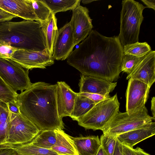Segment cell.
I'll return each mask as SVG.
<instances>
[{"label": "cell", "mask_w": 155, "mask_h": 155, "mask_svg": "<svg viewBox=\"0 0 155 155\" xmlns=\"http://www.w3.org/2000/svg\"><path fill=\"white\" fill-rule=\"evenodd\" d=\"M124 55L118 36L107 37L92 30L72 52L67 62L81 74L112 82L119 78Z\"/></svg>", "instance_id": "obj_1"}, {"label": "cell", "mask_w": 155, "mask_h": 155, "mask_svg": "<svg viewBox=\"0 0 155 155\" xmlns=\"http://www.w3.org/2000/svg\"><path fill=\"white\" fill-rule=\"evenodd\" d=\"M57 84L38 82L18 94L15 101L21 114L41 131L62 130L64 124L58 115Z\"/></svg>", "instance_id": "obj_2"}, {"label": "cell", "mask_w": 155, "mask_h": 155, "mask_svg": "<svg viewBox=\"0 0 155 155\" xmlns=\"http://www.w3.org/2000/svg\"><path fill=\"white\" fill-rule=\"evenodd\" d=\"M0 40L18 49L40 51L47 49L42 24L34 21L0 22Z\"/></svg>", "instance_id": "obj_3"}, {"label": "cell", "mask_w": 155, "mask_h": 155, "mask_svg": "<svg viewBox=\"0 0 155 155\" xmlns=\"http://www.w3.org/2000/svg\"><path fill=\"white\" fill-rule=\"evenodd\" d=\"M122 5L118 37L123 47L138 42L140 28L143 19V11L147 7L134 0H123Z\"/></svg>", "instance_id": "obj_4"}, {"label": "cell", "mask_w": 155, "mask_h": 155, "mask_svg": "<svg viewBox=\"0 0 155 155\" xmlns=\"http://www.w3.org/2000/svg\"><path fill=\"white\" fill-rule=\"evenodd\" d=\"M120 103L117 94L101 101L78 121L85 130H101L119 111Z\"/></svg>", "instance_id": "obj_5"}, {"label": "cell", "mask_w": 155, "mask_h": 155, "mask_svg": "<svg viewBox=\"0 0 155 155\" xmlns=\"http://www.w3.org/2000/svg\"><path fill=\"white\" fill-rule=\"evenodd\" d=\"M150 116L145 106L131 114L119 111L105 126L102 131L104 134L117 136L136 129L155 120Z\"/></svg>", "instance_id": "obj_6"}, {"label": "cell", "mask_w": 155, "mask_h": 155, "mask_svg": "<svg viewBox=\"0 0 155 155\" xmlns=\"http://www.w3.org/2000/svg\"><path fill=\"white\" fill-rule=\"evenodd\" d=\"M41 131L33 123L21 114H15L10 112V121L7 136L1 147L29 143Z\"/></svg>", "instance_id": "obj_7"}, {"label": "cell", "mask_w": 155, "mask_h": 155, "mask_svg": "<svg viewBox=\"0 0 155 155\" xmlns=\"http://www.w3.org/2000/svg\"><path fill=\"white\" fill-rule=\"evenodd\" d=\"M28 70L11 59L0 58V77L16 92H22L31 85Z\"/></svg>", "instance_id": "obj_8"}, {"label": "cell", "mask_w": 155, "mask_h": 155, "mask_svg": "<svg viewBox=\"0 0 155 155\" xmlns=\"http://www.w3.org/2000/svg\"><path fill=\"white\" fill-rule=\"evenodd\" d=\"M11 59L28 70L35 68L45 69L54 63L52 55L47 49L40 51L18 49Z\"/></svg>", "instance_id": "obj_9"}, {"label": "cell", "mask_w": 155, "mask_h": 155, "mask_svg": "<svg viewBox=\"0 0 155 155\" xmlns=\"http://www.w3.org/2000/svg\"><path fill=\"white\" fill-rule=\"evenodd\" d=\"M150 88L143 82L130 78L126 93V112L130 114L145 106Z\"/></svg>", "instance_id": "obj_10"}, {"label": "cell", "mask_w": 155, "mask_h": 155, "mask_svg": "<svg viewBox=\"0 0 155 155\" xmlns=\"http://www.w3.org/2000/svg\"><path fill=\"white\" fill-rule=\"evenodd\" d=\"M89 11L86 7L80 5L72 11L69 22L72 28L75 46L83 41L92 31V20L89 16Z\"/></svg>", "instance_id": "obj_11"}, {"label": "cell", "mask_w": 155, "mask_h": 155, "mask_svg": "<svg viewBox=\"0 0 155 155\" xmlns=\"http://www.w3.org/2000/svg\"><path fill=\"white\" fill-rule=\"evenodd\" d=\"M74 46L73 32L69 22L58 30L53 47V59L65 60L73 51Z\"/></svg>", "instance_id": "obj_12"}, {"label": "cell", "mask_w": 155, "mask_h": 155, "mask_svg": "<svg viewBox=\"0 0 155 155\" xmlns=\"http://www.w3.org/2000/svg\"><path fill=\"white\" fill-rule=\"evenodd\" d=\"M155 51H151L144 56L126 79L130 78L143 82L151 87L155 81Z\"/></svg>", "instance_id": "obj_13"}, {"label": "cell", "mask_w": 155, "mask_h": 155, "mask_svg": "<svg viewBox=\"0 0 155 155\" xmlns=\"http://www.w3.org/2000/svg\"><path fill=\"white\" fill-rule=\"evenodd\" d=\"M79 81V93L95 94L107 97H110V93L114 90L117 83L83 74L81 75Z\"/></svg>", "instance_id": "obj_14"}, {"label": "cell", "mask_w": 155, "mask_h": 155, "mask_svg": "<svg viewBox=\"0 0 155 155\" xmlns=\"http://www.w3.org/2000/svg\"><path fill=\"white\" fill-rule=\"evenodd\" d=\"M56 100L59 117H70L73 111L77 93L74 92L64 81H58Z\"/></svg>", "instance_id": "obj_15"}, {"label": "cell", "mask_w": 155, "mask_h": 155, "mask_svg": "<svg viewBox=\"0 0 155 155\" xmlns=\"http://www.w3.org/2000/svg\"><path fill=\"white\" fill-rule=\"evenodd\" d=\"M0 9L26 20H37L30 0H0Z\"/></svg>", "instance_id": "obj_16"}, {"label": "cell", "mask_w": 155, "mask_h": 155, "mask_svg": "<svg viewBox=\"0 0 155 155\" xmlns=\"http://www.w3.org/2000/svg\"><path fill=\"white\" fill-rule=\"evenodd\" d=\"M155 134V123L152 121L140 128L120 134L117 138L122 144L133 148L137 143Z\"/></svg>", "instance_id": "obj_17"}, {"label": "cell", "mask_w": 155, "mask_h": 155, "mask_svg": "<svg viewBox=\"0 0 155 155\" xmlns=\"http://www.w3.org/2000/svg\"><path fill=\"white\" fill-rule=\"evenodd\" d=\"M78 155H96L101 146L98 136L79 137L71 136Z\"/></svg>", "instance_id": "obj_18"}, {"label": "cell", "mask_w": 155, "mask_h": 155, "mask_svg": "<svg viewBox=\"0 0 155 155\" xmlns=\"http://www.w3.org/2000/svg\"><path fill=\"white\" fill-rule=\"evenodd\" d=\"M56 135V142L51 150L58 155H78L71 136L62 130H54Z\"/></svg>", "instance_id": "obj_19"}, {"label": "cell", "mask_w": 155, "mask_h": 155, "mask_svg": "<svg viewBox=\"0 0 155 155\" xmlns=\"http://www.w3.org/2000/svg\"><path fill=\"white\" fill-rule=\"evenodd\" d=\"M41 23L45 35L47 49L52 55L53 45L58 30L55 15L52 13L47 21Z\"/></svg>", "instance_id": "obj_20"}, {"label": "cell", "mask_w": 155, "mask_h": 155, "mask_svg": "<svg viewBox=\"0 0 155 155\" xmlns=\"http://www.w3.org/2000/svg\"><path fill=\"white\" fill-rule=\"evenodd\" d=\"M96 104L87 97L78 95L77 93L74 108L70 117L73 120L78 122Z\"/></svg>", "instance_id": "obj_21"}, {"label": "cell", "mask_w": 155, "mask_h": 155, "mask_svg": "<svg viewBox=\"0 0 155 155\" xmlns=\"http://www.w3.org/2000/svg\"><path fill=\"white\" fill-rule=\"evenodd\" d=\"M13 149L19 155H58L51 149L41 148L31 142L20 145L5 146Z\"/></svg>", "instance_id": "obj_22"}, {"label": "cell", "mask_w": 155, "mask_h": 155, "mask_svg": "<svg viewBox=\"0 0 155 155\" xmlns=\"http://www.w3.org/2000/svg\"><path fill=\"white\" fill-rule=\"evenodd\" d=\"M56 140V135L54 130H45L41 131L31 142L39 147L51 150Z\"/></svg>", "instance_id": "obj_23"}, {"label": "cell", "mask_w": 155, "mask_h": 155, "mask_svg": "<svg viewBox=\"0 0 155 155\" xmlns=\"http://www.w3.org/2000/svg\"><path fill=\"white\" fill-rule=\"evenodd\" d=\"M51 10L52 14H55L59 12L73 10L80 5L81 0H43Z\"/></svg>", "instance_id": "obj_24"}, {"label": "cell", "mask_w": 155, "mask_h": 155, "mask_svg": "<svg viewBox=\"0 0 155 155\" xmlns=\"http://www.w3.org/2000/svg\"><path fill=\"white\" fill-rule=\"evenodd\" d=\"M10 121V112L6 103L0 101V147L6 138Z\"/></svg>", "instance_id": "obj_25"}, {"label": "cell", "mask_w": 155, "mask_h": 155, "mask_svg": "<svg viewBox=\"0 0 155 155\" xmlns=\"http://www.w3.org/2000/svg\"><path fill=\"white\" fill-rule=\"evenodd\" d=\"M37 19L36 21L42 23L47 21L52 12L43 0H30Z\"/></svg>", "instance_id": "obj_26"}, {"label": "cell", "mask_w": 155, "mask_h": 155, "mask_svg": "<svg viewBox=\"0 0 155 155\" xmlns=\"http://www.w3.org/2000/svg\"><path fill=\"white\" fill-rule=\"evenodd\" d=\"M124 55L128 54L139 57L144 56L151 50L150 45L146 42H137L123 47Z\"/></svg>", "instance_id": "obj_27"}, {"label": "cell", "mask_w": 155, "mask_h": 155, "mask_svg": "<svg viewBox=\"0 0 155 155\" xmlns=\"http://www.w3.org/2000/svg\"><path fill=\"white\" fill-rule=\"evenodd\" d=\"M18 94L0 77V101L6 103L15 101Z\"/></svg>", "instance_id": "obj_28"}, {"label": "cell", "mask_w": 155, "mask_h": 155, "mask_svg": "<svg viewBox=\"0 0 155 155\" xmlns=\"http://www.w3.org/2000/svg\"><path fill=\"white\" fill-rule=\"evenodd\" d=\"M143 57H139L130 55L124 54L121 64V71L129 74Z\"/></svg>", "instance_id": "obj_29"}, {"label": "cell", "mask_w": 155, "mask_h": 155, "mask_svg": "<svg viewBox=\"0 0 155 155\" xmlns=\"http://www.w3.org/2000/svg\"><path fill=\"white\" fill-rule=\"evenodd\" d=\"M101 145L107 155H112L117 141V136L103 134L100 138Z\"/></svg>", "instance_id": "obj_30"}, {"label": "cell", "mask_w": 155, "mask_h": 155, "mask_svg": "<svg viewBox=\"0 0 155 155\" xmlns=\"http://www.w3.org/2000/svg\"><path fill=\"white\" fill-rule=\"evenodd\" d=\"M18 49L12 46L9 43L0 40V58L11 59Z\"/></svg>", "instance_id": "obj_31"}, {"label": "cell", "mask_w": 155, "mask_h": 155, "mask_svg": "<svg viewBox=\"0 0 155 155\" xmlns=\"http://www.w3.org/2000/svg\"><path fill=\"white\" fill-rule=\"evenodd\" d=\"M77 93L78 95L87 97L95 102L96 104L98 103L104 99L110 97L92 93L79 92Z\"/></svg>", "instance_id": "obj_32"}, {"label": "cell", "mask_w": 155, "mask_h": 155, "mask_svg": "<svg viewBox=\"0 0 155 155\" xmlns=\"http://www.w3.org/2000/svg\"><path fill=\"white\" fill-rule=\"evenodd\" d=\"M17 16L0 9V22L8 21Z\"/></svg>", "instance_id": "obj_33"}, {"label": "cell", "mask_w": 155, "mask_h": 155, "mask_svg": "<svg viewBox=\"0 0 155 155\" xmlns=\"http://www.w3.org/2000/svg\"><path fill=\"white\" fill-rule=\"evenodd\" d=\"M9 111L15 114H20L19 107L15 101H10L6 103Z\"/></svg>", "instance_id": "obj_34"}, {"label": "cell", "mask_w": 155, "mask_h": 155, "mask_svg": "<svg viewBox=\"0 0 155 155\" xmlns=\"http://www.w3.org/2000/svg\"><path fill=\"white\" fill-rule=\"evenodd\" d=\"M15 151L12 148L7 147H0V155H15Z\"/></svg>", "instance_id": "obj_35"}, {"label": "cell", "mask_w": 155, "mask_h": 155, "mask_svg": "<svg viewBox=\"0 0 155 155\" xmlns=\"http://www.w3.org/2000/svg\"><path fill=\"white\" fill-rule=\"evenodd\" d=\"M122 146L123 155H137L133 148H131L124 145H122Z\"/></svg>", "instance_id": "obj_36"}, {"label": "cell", "mask_w": 155, "mask_h": 155, "mask_svg": "<svg viewBox=\"0 0 155 155\" xmlns=\"http://www.w3.org/2000/svg\"><path fill=\"white\" fill-rule=\"evenodd\" d=\"M112 155H123L122 145L117 140Z\"/></svg>", "instance_id": "obj_37"}, {"label": "cell", "mask_w": 155, "mask_h": 155, "mask_svg": "<svg viewBox=\"0 0 155 155\" xmlns=\"http://www.w3.org/2000/svg\"><path fill=\"white\" fill-rule=\"evenodd\" d=\"M146 6L147 7L151 8L155 10V0H141Z\"/></svg>", "instance_id": "obj_38"}, {"label": "cell", "mask_w": 155, "mask_h": 155, "mask_svg": "<svg viewBox=\"0 0 155 155\" xmlns=\"http://www.w3.org/2000/svg\"><path fill=\"white\" fill-rule=\"evenodd\" d=\"M151 111L153 117L155 119V97H153L151 101Z\"/></svg>", "instance_id": "obj_39"}, {"label": "cell", "mask_w": 155, "mask_h": 155, "mask_svg": "<svg viewBox=\"0 0 155 155\" xmlns=\"http://www.w3.org/2000/svg\"><path fill=\"white\" fill-rule=\"evenodd\" d=\"M134 150L137 155H150L145 152L143 149L139 147H137Z\"/></svg>", "instance_id": "obj_40"}, {"label": "cell", "mask_w": 155, "mask_h": 155, "mask_svg": "<svg viewBox=\"0 0 155 155\" xmlns=\"http://www.w3.org/2000/svg\"><path fill=\"white\" fill-rule=\"evenodd\" d=\"M96 155H107L102 148V147L100 146L96 154Z\"/></svg>", "instance_id": "obj_41"}, {"label": "cell", "mask_w": 155, "mask_h": 155, "mask_svg": "<svg viewBox=\"0 0 155 155\" xmlns=\"http://www.w3.org/2000/svg\"><path fill=\"white\" fill-rule=\"evenodd\" d=\"M96 0H82V2L84 4H87L91 2H92L96 1Z\"/></svg>", "instance_id": "obj_42"}, {"label": "cell", "mask_w": 155, "mask_h": 155, "mask_svg": "<svg viewBox=\"0 0 155 155\" xmlns=\"http://www.w3.org/2000/svg\"><path fill=\"white\" fill-rule=\"evenodd\" d=\"M16 155H17V154H16Z\"/></svg>", "instance_id": "obj_43"}, {"label": "cell", "mask_w": 155, "mask_h": 155, "mask_svg": "<svg viewBox=\"0 0 155 155\" xmlns=\"http://www.w3.org/2000/svg\"></svg>", "instance_id": "obj_44"}]
</instances>
